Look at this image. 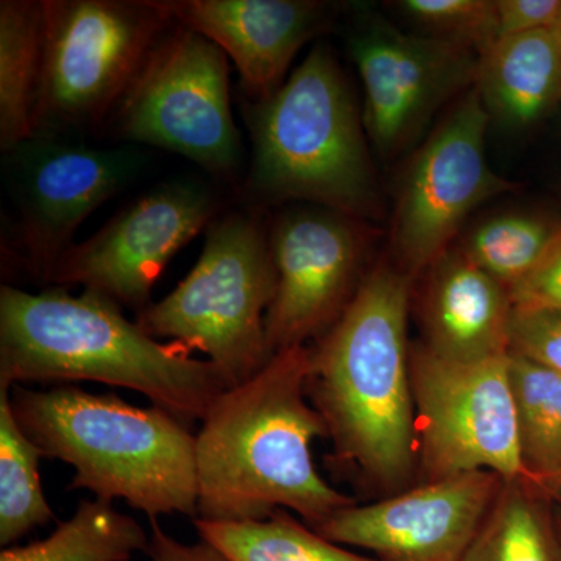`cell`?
<instances>
[{
	"label": "cell",
	"mask_w": 561,
	"mask_h": 561,
	"mask_svg": "<svg viewBox=\"0 0 561 561\" xmlns=\"http://www.w3.org/2000/svg\"><path fill=\"white\" fill-rule=\"evenodd\" d=\"M412 284L397 264L378 262L337 323L309 345L306 394L327 424L334 448L328 460L389 496L416 478Z\"/></svg>",
	"instance_id": "cell-1"
},
{
	"label": "cell",
	"mask_w": 561,
	"mask_h": 561,
	"mask_svg": "<svg viewBox=\"0 0 561 561\" xmlns=\"http://www.w3.org/2000/svg\"><path fill=\"white\" fill-rule=\"evenodd\" d=\"M309 345L275 354L249 382L221 393L195 435L198 516L206 522H264L297 513L317 530L357 504L317 472L311 445L328 437L308 402Z\"/></svg>",
	"instance_id": "cell-2"
},
{
	"label": "cell",
	"mask_w": 561,
	"mask_h": 561,
	"mask_svg": "<svg viewBox=\"0 0 561 561\" xmlns=\"http://www.w3.org/2000/svg\"><path fill=\"white\" fill-rule=\"evenodd\" d=\"M92 381L146 394L186 424L203 421L230 387L183 343H160L117 302L83 290L0 289V387Z\"/></svg>",
	"instance_id": "cell-3"
},
{
	"label": "cell",
	"mask_w": 561,
	"mask_h": 561,
	"mask_svg": "<svg viewBox=\"0 0 561 561\" xmlns=\"http://www.w3.org/2000/svg\"><path fill=\"white\" fill-rule=\"evenodd\" d=\"M249 125L247 208L302 202L367 221L381 217L364 117L327 44H317L267 101H242Z\"/></svg>",
	"instance_id": "cell-4"
},
{
	"label": "cell",
	"mask_w": 561,
	"mask_h": 561,
	"mask_svg": "<svg viewBox=\"0 0 561 561\" xmlns=\"http://www.w3.org/2000/svg\"><path fill=\"white\" fill-rule=\"evenodd\" d=\"M11 408L47 459L72 465L69 490L124 500L150 518L198 516L197 456L190 424L151 405L128 404L70 383L47 390L14 386Z\"/></svg>",
	"instance_id": "cell-5"
},
{
	"label": "cell",
	"mask_w": 561,
	"mask_h": 561,
	"mask_svg": "<svg viewBox=\"0 0 561 561\" xmlns=\"http://www.w3.org/2000/svg\"><path fill=\"white\" fill-rule=\"evenodd\" d=\"M275 291L267 225L260 210H234L209 225L190 275L136 323L157 341L172 339L208 354L231 389L272 359L265 316Z\"/></svg>",
	"instance_id": "cell-6"
},
{
	"label": "cell",
	"mask_w": 561,
	"mask_h": 561,
	"mask_svg": "<svg viewBox=\"0 0 561 561\" xmlns=\"http://www.w3.org/2000/svg\"><path fill=\"white\" fill-rule=\"evenodd\" d=\"M44 70L35 135L76 138L110 122L172 27L158 0H43Z\"/></svg>",
	"instance_id": "cell-7"
},
{
	"label": "cell",
	"mask_w": 561,
	"mask_h": 561,
	"mask_svg": "<svg viewBox=\"0 0 561 561\" xmlns=\"http://www.w3.org/2000/svg\"><path fill=\"white\" fill-rule=\"evenodd\" d=\"M110 124L117 139L171 150L216 179L234 181L241 171L228 57L179 22L150 51Z\"/></svg>",
	"instance_id": "cell-8"
},
{
	"label": "cell",
	"mask_w": 561,
	"mask_h": 561,
	"mask_svg": "<svg viewBox=\"0 0 561 561\" xmlns=\"http://www.w3.org/2000/svg\"><path fill=\"white\" fill-rule=\"evenodd\" d=\"M411 378L421 482L491 471L538 485L524 467L508 354L461 364L420 343L411 346Z\"/></svg>",
	"instance_id": "cell-9"
},
{
	"label": "cell",
	"mask_w": 561,
	"mask_h": 561,
	"mask_svg": "<svg viewBox=\"0 0 561 561\" xmlns=\"http://www.w3.org/2000/svg\"><path fill=\"white\" fill-rule=\"evenodd\" d=\"M489 128V114L472 88L435 125L402 176L391 250L394 264L413 279L451 249L472 210L516 190L491 169Z\"/></svg>",
	"instance_id": "cell-10"
},
{
	"label": "cell",
	"mask_w": 561,
	"mask_h": 561,
	"mask_svg": "<svg viewBox=\"0 0 561 561\" xmlns=\"http://www.w3.org/2000/svg\"><path fill=\"white\" fill-rule=\"evenodd\" d=\"M219 197L202 181H172L147 192L55 262L44 283L81 286L138 313L165 265L217 219Z\"/></svg>",
	"instance_id": "cell-11"
},
{
	"label": "cell",
	"mask_w": 561,
	"mask_h": 561,
	"mask_svg": "<svg viewBox=\"0 0 561 561\" xmlns=\"http://www.w3.org/2000/svg\"><path fill=\"white\" fill-rule=\"evenodd\" d=\"M348 47L364 88L365 131L383 158L412 147L435 114L478 79L474 50L401 31L371 11L354 18Z\"/></svg>",
	"instance_id": "cell-12"
},
{
	"label": "cell",
	"mask_w": 561,
	"mask_h": 561,
	"mask_svg": "<svg viewBox=\"0 0 561 561\" xmlns=\"http://www.w3.org/2000/svg\"><path fill=\"white\" fill-rule=\"evenodd\" d=\"M3 157L16 209L14 250L43 283L76 243L80 225L124 190L142 162L131 147L95 149L55 136H33Z\"/></svg>",
	"instance_id": "cell-13"
},
{
	"label": "cell",
	"mask_w": 561,
	"mask_h": 561,
	"mask_svg": "<svg viewBox=\"0 0 561 561\" xmlns=\"http://www.w3.org/2000/svg\"><path fill=\"white\" fill-rule=\"evenodd\" d=\"M267 231L276 271L265 316L273 357L319 341L337 323L367 275L368 230L365 221L308 205L283 210Z\"/></svg>",
	"instance_id": "cell-14"
},
{
	"label": "cell",
	"mask_w": 561,
	"mask_h": 561,
	"mask_svg": "<svg viewBox=\"0 0 561 561\" xmlns=\"http://www.w3.org/2000/svg\"><path fill=\"white\" fill-rule=\"evenodd\" d=\"M502 483L491 471L420 482L342 508L316 531L335 545L370 551L378 561H461Z\"/></svg>",
	"instance_id": "cell-15"
},
{
	"label": "cell",
	"mask_w": 561,
	"mask_h": 561,
	"mask_svg": "<svg viewBox=\"0 0 561 561\" xmlns=\"http://www.w3.org/2000/svg\"><path fill=\"white\" fill-rule=\"evenodd\" d=\"M173 21L208 38L234 62L242 101H267L298 51L327 31L335 7L317 0H158Z\"/></svg>",
	"instance_id": "cell-16"
},
{
	"label": "cell",
	"mask_w": 561,
	"mask_h": 561,
	"mask_svg": "<svg viewBox=\"0 0 561 561\" xmlns=\"http://www.w3.org/2000/svg\"><path fill=\"white\" fill-rule=\"evenodd\" d=\"M512 309L507 287L453 245L424 272L423 345L461 364L507 356Z\"/></svg>",
	"instance_id": "cell-17"
},
{
	"label": "cell",
	"mask_w": 561,
	"mask_h": 561,
	"mask_svg": "<svg viewBox=\"0 0 561 561\" xmlns=\"http://www.w3.org/2000/svg\"><path fill=\"white\" fill-rule=\"evenodd\" d=\"M501 130H534L561 106V50L552 31L500 38L479 57L474 84Z\"/></svg>",
	"instance_id": "cell-18"
},
{
	"label": "cell",
	"mask_w": 561,
	"mask_h": 561,
	"mask_svg": "<svg viewBox=\"0 0 561 561\" xmlns=\"http://www.w3.org/2000/svg\"><path fill=\"white\" fill-rule=\"evenodd\" d=\"M43 0L0 2V149L3 153L35 135L43 80Z\"/></svg>",
	"instance_id": "cell-19"
},
{
	"label": "cell",
	"mask_w": 561,
	"mask_h": 561,
	"mask_svg": "<svg viewBox=\"0 0 561 561\" xmlns=\"http://www.w3.org/2000/svg\"><path fill=\"white\" fill-rule=\"evenodd\" d=\"M549 496L535 483L504 481L461 561H561Z\"/></svg>",
	"instance_id": "cell-20"
},
{
	"label": "cell",
	"mask_w": 561,
	"mask_h": 561,
	"mask_svg": "<svg viewBox=\"0 0 561 561\" xmlns=\"http://www.w3.org/2000/svg\"><path fill=\"white\" fill-rule=\"evenodd\" d=\"M149 541L131 516L95 497L81 501L76 515L44 540L3 549L0 561H128L146 552Z\"/></svg>",
	"instance_id": "cell-21"
},
{
	"label": "cell",
	"mask_w": 561,
	"mask_h": 561,
	"mask_svg": "<svg viewBox=\"0 0 561 561\" xmlns=\"http://www.w3.org/2000/svg\"><path fill=\"white\" fill-rule=\"evenodd\" d=\"M524 467L548 491L561 476V373L508 353Z\"/></svg>",
	"instance_id": "cell-22"
},
{
	"label": "cell",
	"mask_w": 561,
	"mask_h": 561,
	"mask_svg": "<svg viewBox=\"0 0 561 561\" xmlns=\"http://www.w3.org/2000/svg\"><path fill=\"white\" fill-rule=\"evenodd\" d=\"M192 523L201 540L216 546L231 561H378L327 540L286 511H276L264 522L195 518Z\"/></svg>",
	"instance_id": "cell-23"
},
{
	"label": "cell",
	"mask_w": 561,
	"mask_h": 561,
	"mask_svg": "<svg viewBox=\"0 0 561 561\" xmlns=\"http://www.w3.org/2000/svg\"><path fill=\"white\" fill-rule=\"evenodd\" d=\"M43 453L21 430L10 389L0 387V546L16 542L55 518L39 479Z\"/></svg>",
	"instance_id": "cell-24"
},
{
	"label": "cell",
	"mask_w": 561,
	"mask_h": 561,
	"mask_svg": "<svg viewBox=\"0 0 561 561\" xmlns=\"http://www.w3.org/2000/svg\"><path fill=\"white\" fill-rule=\"evenodd\" d=\"M560 225L529 210L494 214L476 224L457 249L511 290L538 264Z\"/></svg>",
	"instance_id": "cell-25"
},
{
	"label": "cell",
	"mask_w": 561,
	"mask_h": 561,
	"mask_svg": "<svg viewBox=\"0 0 561 561\" xmlns=\"http://www.w3.org/2000/svg\"><path fill=\"white\" fill-rule=\"evenodd\" d=\"M393 5L424 35L460 44L479 57L500 39L496 0H401Z\"/></svg>",
	"instance_id": "cell-26"
},
{
	"label": "cell",
	"mask_w": 561,
	"mask_h": 561,
	"mask_svg": "<svg viewBox=\"0 0 561 561\" xmlns=\"http://www.w3.org/2000/svg\"><path fill=\"white\" fill-rule=\"evenodd\" d=\"M508 353L561 373V311L513 306Z\"/></svg>",
	"instance_id": "cell-27"
},
{
	"label": "cell",
	"mask_w": 561,
	"mask_h": 561,
	"mask_svg": "<svg viewBox=\"0 0 561 561\" xmlns=\"http://www.w3.org/2000/svg\"><path fill=\"white\" fill-rule=\"evenodd\" d=\"M508 291L513 306L561 311V225L538 264Z\"/></svg>",
	"instance_id": "cell-28"
},
{
	"label": "cell",
	"mask_w": 561,
	"mask_h": 561,
	"mask_svg": "<svg viewBox=\"0 0 561 561\" xmlns=\"http://www.w3.org/2000/svg\"><path fill=\"white\" fill-rule=\"evenodd\" d=\"M500 38L552 31L561 14V0H496Z\"/></svg>",
	"instance_id": "cell-29"
},
{
	"label": "cell",
	"mask_w": 561,
	"mask_h": 561,
	"mask_svg": "<svg viewBox=\"0 0 561 561\" xmlns=\"http://www.w3.org/2000/svg\"><path fill=\"white\" fill-rule=\"evenodd\" d=\"M146 553L151 561H231L208 541L186 545L175 540L162 530L157 518H150V541Z\"/></svg>",
	"instance_id": "cell-30"
},
{
	"label": "cell",
	"mask_w": 561,
	"mask_h": 561,
	"mask_svg": "<svg viewBox=\"0 0 561 561\" xmlns=\"http://www.w3.org/2000/svg\"><path fill=\"white\" fill-rule=\"evenodd\" d=\"M548 493L551 494V496L559 497L561 501V476L552 483L551 486H549Z\"/></svg>",
	"instance_id": "cell-31"
},
{
	"label": "cell",
	"mask_w": 561,
	"mask_h": 561,
	"mask_svg": "<svg viewBox=\"0 0 561 561\" xmlns=\"http://www.w3.org/2000/svg\"><path fill=\"white\" fill-rule=\"evenodd\" d=\"M552 32H553V35H556L557 41H559V46H560V50H561V14H560L559 21H557V24L553 25Z\"/></svg>",
	"instance_id": "cell-32"
},
{
	"label": "cell",
	"mask_w": 561,
	"mask_h": 561,
	"mask_svg": "<svg viewBox=\"0 0 561 561\" xmlns=\"http://www.w3.org/2000/svg\"><path fill=\"white\" fill-rule=\"evenodd\" d=\"M559 527H560V535H561V523H560V526H559Z\"/></svg>",
	"instance_id": "cell-33"
}]
</instances>
